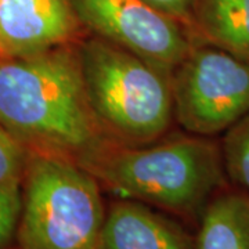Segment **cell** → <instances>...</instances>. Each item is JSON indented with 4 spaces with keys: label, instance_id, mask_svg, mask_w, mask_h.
I'll return each instance as SVG.
<instances>
[{
    "label": "cell",
    "instance_id": "cell-1",
    "mask_svg": "<svg viewBox=\"0 0 249 249\" xmlns=\"http://www.w3.org/2000/svg\"><path fill=\"white\" fill-rule=\"evenodd\" d=\"M0 122L28 154L75 162L111 140L90 106L78 45L0 58Z\"/></svg>",
    "mask_w": 249,
    "mask_h": 249
},
{
    "label": "cell",
    "instance_id": "cell-2",
    "mask_svg": "<svg viewBox=\"0 0 249 249\" xmlns=\"http://www.w3.org/2000/svg\"><path fill=\"white\" fill-rule=\"evenodd\" d=\"M78 163L116 198L196 223L227 184L220 147L191 133L140 145L109 140Z\"/></svg>",
    "mask_w": 249,
    "mask_h": 249
},
{
    "label": "cell",
    "instance_id": "cell-3",
    "mask_svg": "<svg viewBox=\"0 0 249 249\" xmlns=\"http://www.w3.org/2000/svg\"><path fill=\"white\" fill-rule=\"evenodd\" d=\"M78 52L90 106L108 139L140 145L169 130L172 73L97 36L80 42Z\"/></svg>",
    "mask_w": 249,
    "mask_h": 249
},
{
    "label": "cell",
    "instance_id": "cell-4",
    "mask_svg": "<svg viewBox=\"0 0 249 249\" xmlns=\"http://www.w3.org/2000/svg\"><path fill=\"white\" fill-rule=\"evenodd\" d=\"M101 191L78 162L28 154L17 249H103Z\"/></svg>",
    "mask_w": 249,
    "mask_h": 249
},
{
    "label": "cell",
    "instance_id": "cell-5",
    "mask_svg": "<svg viewBox=\"0 0 249 249\" xmlns=\"http://www.w3.org/2000/svg\"><path fill=\"white\" fill-rule=\"evenodd\" d=\"M175 119L187 133L211 137L249 112V60L205 43L172 73Z\"/></svg>",
    "mask_w": 249,
    "mask_h": 249
},
{
    "label": "cell",
    "instance_id": "cell-6",
    "mask_svg": "<svg viewBox=\"0 0 249 249\" xmlns=\"http://www.w3.org/2000/svg\"><path fill=\"white\" fill-rule=\"evenodd\" d=\"M80 24L94 36L142 57L168 73L193 43L186 25L147 0H72Z\"/></svg>",
    "mask_w": 249,
    "mask_h": 249
},
{
    "label": "cell",
    "instance_id": "cell-7",
    "mask_svg": "<svg viewBox=\"0 0 249 249\" xmlns=\"http://www.w3.org/2000/svg\"><path fill=\"white\" fill-rule=\"evenodd\" d=\"M82 29L72 0H0V58L76 45Z\"/></svg>",
    "mask_w": 249,
    "mask_h": 249
},
{
    "label": "cell",
    "instance_id": "cell-8",
    "mask_svg": "<svg viewBox=\"0 0 249 249\" xmlns=\"http://www.w3.org/2000/svg\"><path fill=\"white\" fill-rule=\"evenodd\" d=\"M103 249H196V235L154 206L116 198L107 208Z\"/></svg>",
    "mask_w": 249,
    "mask_h": 249
},
{
    "label": "cell",
    "instance_id": "cell-9",
    "mask_svg": "<svg viewBox=\"0 0 249 249\" xmlns=\"http://www.w3.org/2000/svg\"><path fill=\"white\" fill-rule=\"evenodd\" d=\"M196 249H249V194L223 188L198 220Z\"/></svg>",
    "mask_w": 249,
    "mask_h": 249
},
{
    "label": "cell",
    "instance_id": "cell-10",
    "mask_svg": "<svg viewBox=\"0 0 249 249\" xmlns=\"http://www.w3.org/2000/svg\"><path fill=\"white\" fill-rule=\"evenodd\" d=\"M191 28L205 43L249 60V0H196Z\"/></svg>",
    "mask_w": 249,
    "mask_h": 249
},
{
    "label": "cell",
    "instance_id": "cell-11",
    "mask_svg": "<svg viewBox=\"0 0 249 249\" xmlns=\"http://www.w3.org/2000/svg\"><path fill=\"white\" fill-rule=\"evenodd\" d=\"M220 151L230 186L249 194V112L226 130Z\"/></svg>",
    "mask_w": 249,
    "mask_h": 249
},
{
    "label": "cell",
    "instance_id": "cell-12",
    "mask_svg": "<svg viewBox=\"0 0 249 249\" xmlns=\"http://www.w3.org/2000/svg\"><path fill=\"white\" fill-rule=\"evenodd\" d=\"M22 211V180L0 184V249H14Z\"/></svg>",
    "mask_w": 249,
    "mask_h": 249
},
{
    "label": "cell",
    "instance_id": "cell-13",
    "mask_svg": "<svg viewBox=\"0 0 249 249\" xmlns=\"http://www.w3.org/2000/svg\"><path fill=\"white\" fill-rule=\"evenodd\" d=\"M28 152L0 122V184L22 180Z\"/></svg>",
    "mask_w": 249,
    "mask_h": 249
},
{
    "label": "cell",
    "instance_id": "cell-14",
    "mask_svg": "<svg viewBox=\"0 0 249 249\" xmlns=\"http://www.w3.org/2000/svg\"><path fill=\"white\" fill-rule=\"evenodd\" d=\"M154 7L166 13L170 17L176 18L186 27H191L193 9L196 0H147Z\"/></svg>",
    "mask_w": 249,
    "mask_h": 249
}]
</instances>
